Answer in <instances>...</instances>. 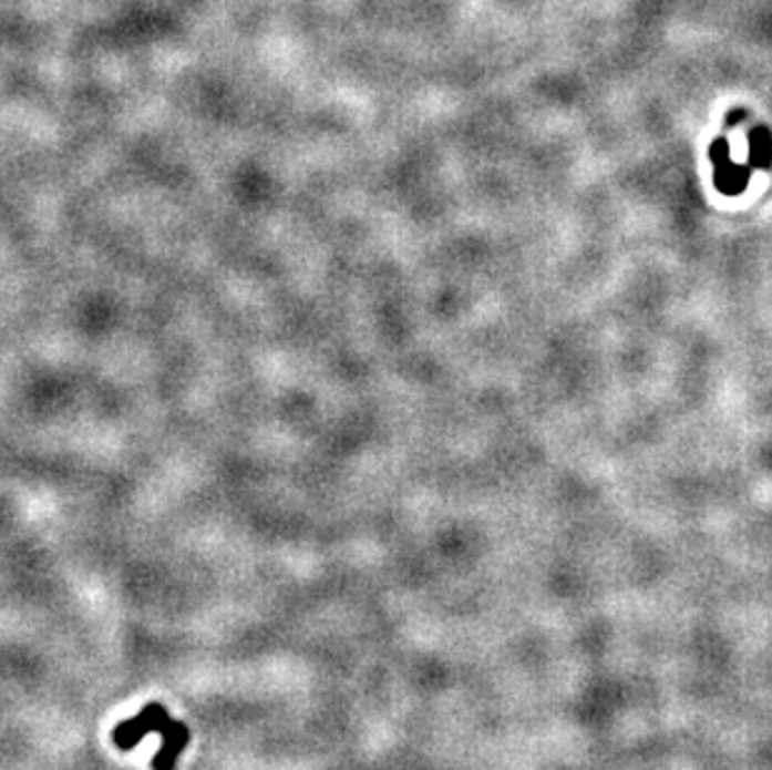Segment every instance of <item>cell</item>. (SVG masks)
Masks as SVG:
<instances>
[{"mask_svg": "<svg viewBox=\"0 0 772 770\" xmlns=\"http://www.w3.org/2000/svg\"><path fill=\"white\" fill-rule=\"evenodd\" d=\"M712 158H716V181L718 188L728 196H735L748 183V168H740L738 163L730 161L725 141H718L712 145Z\"/></svg>", "mask_w": 772, "mask_h": 770, "instance_id": "cell-2", "label": "cell"}, {"mask_svg": "<svg viewBox=\"0 0 772 770\" xmlns=\"http://www.w3.org/2000/svg\"><path fill=\"white\" fill-rule=\"evenodd\" d=\"M750 163L752 165H770V158H772V141H770V133L765 129H758V131H752L750 135Z\"/></svg>", "mask_w": 772, "mask_h": 770, "instance_id": "cell-4", "label": "cell"}, {"mask_svg": "<svg viewBox=\"0 0 772 770\" xmlns=\"http://www.w3.org/2000/svg\"><path fill=\"white\" fill-rule=\"evenodd\" d=\"M168 710H165L163 706L158 704H153L143 710V713L138 718H131V720H125V723L121 728H115V746L123 748V750H131L138 740H143V736H148V733H163L165 726H168Z\"/></svg>", "mask_w": 772, "mask_h": 770, "instance_id": "cell-1", "label": "cell"}, {"mask_svg": "<svg viewBox=\"0 0 772 770\" xmlns=\"http://www.w3.org/2000/svg\"><path fill=\"white\" fill-rule=\"evenodd\" d=\"M161 736H163V748L158 750V756L153 758V768L155 770H175L178 756L183 753L185 746H188V728L171 718Z\"/></svg>", "mask_w": 772, "mask_h": 770, "instance_id": "cell-3", "label": "cell"}]
</instances>
